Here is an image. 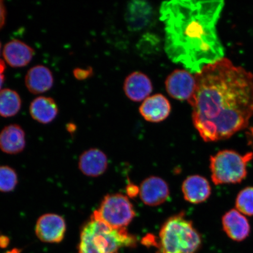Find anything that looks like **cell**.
Returning a JSON list of instances; mask_svg holds the SVG:
<instances>
[{
  "instance_id": "obj_1",
  "label": "cell",
  "mask_w": 253,
  "mask_h": 253,
  "mask_svg": "<svg viewBox=\"0 0 253 253\" xmlns=\"http://www.w3.org/2000/svg\"><path fill=\"white\" fill-rule=\"evenodd\" d=\"M188 100L193 123L206 142L226 140L248 126L253 116V75L223 58L196 74Z\"/></svg>"
},
{
  "instance_id": "obj_2",
  "label": "cell",
  "mask_w": 253,
  "mask_h": 253,
  "mask_svg": "<svg viewBox=\"0 0 253 253\" xmlns=\"http://www.w3.org/2000/svg\"><path fill=\"white\" fill-rule=\"evenodd\" d=\"M223 1H164L160 18L165 31V51L172 62L191 74L224 57L216 25Z\"/></svg>"
},
{
  "instance_id": "obj_3",
  "label": "cell",
  "mask_w": 253,
  "mask_h": 253,
  "mask_svg": "<svg viewBox=\"0 0 253 253\" xmlns=\"http://www.w3.org/2000/svg\"><path fill=\"white\" fill-rule=\"evenodd\" d=\"M135 243L126 228L113 229L91 216L82 229L78 253H119L120 249Z\"/></svg>"
},
{
  "instance_id": "obj_4",
  "label": "cell",
  "mask_w": 253,
  "mask_h": 253,
  "mask_svg": "<svg viewBox=\"0 0 253 253\" xmlns=\"http://www.w3.org/2000/svg\"><path fill=\"white\" fill-rule=\"evenodd\" d=\"M159 237V253H197L202 245L200 234L183 213L166 221Z\"/></svg>"
},
{
  "instance_id": "obj_5",
  "label": "cell",
  "mask_w": 253,
  "mask_h": 253,
  "mask_svg": "<svg viewBox=\"0 0 253 253\" xmlns=\"http://www.w3.org/2000/svg\"><path fill=\"white\" fill-rule=\"evenodd\" d=\"M253 158V153L242 155L224 150L211 157V177L215 185L235 184L242 182L248 175L247 167Z\"/></svg>"
},
{
  "instance_id": "obj_6",
  "label": "cell",
  "mask_w": 253,
  "mask_h": 253,
  "mask_svg": "<svg viewBox=\"0 0 253 253\" xmlns=\"http://www.w3.org/2000/svg\"><path fill=\"white\" fill-rule=\"evenodd\" d=\"M91 216L113 229L126 228L135 216L133 207L126 196L112 194L104 197L100 208Z\"/></svg>"
},
{
  "instance_id": "obj_7",
  "label": "cell",
  "mask_w": 253,
  "mask_h": 253,
  "mask_svg": "<svg viewBox=\"0 0 253 253\" xmlns=\"http://www.w3.org/2000/svg\"><path fill=\"white\" fill-rule=\"evenodd\" d=\"M65 219L58 214L46 213L38 219L36 233L41 241L47 243L61 242L65 235Z\"/></svg>"
},
{
  "instance_id": "obj_8",
  "label": "cell",
  "mask_w": 253,
  "mask_h": 253,
  "mask_svg": "<svg viewBox=\"0 0 253 253\" xmlns=\"http://www.w3.org/2000/svg\"><path fill=\"white\" fill-rule=\"evenodd\" d=\"M195 77L186 70H175L166 79L167 92L170 96L178 100H188L194 93Z\"/></svg>"
},
{
  "instance_id": "obj_9",
  "label": "cell",
  "mask_w": 253,
  "mask_h": 253,
  "mask_svg": "<svg viewBox=\"0 0 253 253\" xmlns=\"http://www.w3.org/2000/svg\"><path fill=\"white\" fill-rule=\"evenodd\" d=\"M221 223L224 233L234 242H243L251 234L249 221L237 210H231L224 214Z\"/></svg>"
},
{
  "instance_id": "obj_10",
  "label": "cell",
  "mask_w": 253,
  "mask_h": 253,
  "mask_svg": "<svg viewBox=\"0 0 253 253\" xmlns=\"http://www.w3.org/2000/svg\"><path fill=\"white\" fill-rule=\"evenodd\" d=\"M140 197L145 204L151 207L164 203L169 198V186L163 179L151 176L142 182Z\"/></svg>"
},
{
  "instance_id": "obj_11",
  "label": "cell",
  "mask_w": 253,
  "mask_h": 253,
  "mask_svg": "<svg viewBox=\"0 0 253 253\" xmlns=\"http://www.w3.org/2000/svg\"><path fill=\"white\" fill-rule=\"evenodd\" d=\"M171 106L167 97L161 94L148 97L140 107V112L147 121L158 123L169 116Z\"/></svg>"
},
{
  "instance_id": "obj_12",
  "label": "cell",
  "mask_w": 253,
  "mask_h": 253,
  "mask_svg": "<svg viewBox=\"0 0 253 253\" xmlns=\"http://www.w3.org/2000/svg\"><path fill=\"white\" fill-rule=\"evenodd\" d=\"M34 50L20 40L9 41L4 47L2 55L5 61L13 68L27 66L34 55Z\"/></svg>"
},
{
  "instance_id": "obj_13",
  "label": "cell",
  "mask_w": 253,
  "mask_h": 253,
  "mask_svg": "<svg viewBox=\"0 0 253 253\" xmlns=\"http://www.w3.org/2000/svg\"><path fill=\"white\" fill-rule=\"evenodd\" d=\"M124 90L128 99L134 102H141L148 97L153 91V85L146 75L134 72L126 77Z\"/></svg>"
},
{
  "instance_id": "obj_14",
  "label": "cell",
  "mask_w": 253,
  "mask_h": 253,
  "mask_svg": "<svg viewBox=\"0 0 253 253\" xmlns=\"http://www.w3.org/2000/svg\"><path fill=\"white\" fill-rule=\"evenodd\" d=\"M108 162L102 151L96 148L88 150L81 154L79 168L85 175L96 177L102 175L107 169Z\"/></svg>"
},
{
  "instance_id": "obj_15",
  "label": "cell",
  "mask_w": 253,
  "mask_h": 253,
  "mask_svg": "<svg viewBox=\"0 0 253 253\" xmlns=\"http://www.w3.org/2000/svg\"><path fill=\"white\" fill-rule=\"evenodd\" d=\"M182 189L185 200L195 204L207 201L211 194L210 182L199 175L188 177L183 182Z\"/></svg>"
},
{
  "instance_id": "obj_16",
  "label": "cell",
  "mask_w": 253,
  "mask_h": 253,
  "mask_svg": "<svg viewBox=\"0 0 253 253\" xmlns=\"http://www.w3.org/2000/svg\"><path fill=\"white\" fill-rule=\"evenodd\" d=\"M25 83L32 93H45L53 86L52 73L45 66L37 65L28 71L25 76Z\"/></svg>"
},
{
  "instance_id": "obj_17",
  "label": "cell",
  "mask_w": 253,
  "mask_h": 253,
  "mask_svg": "<svg viewBox=\"0 0 253 253\" xmlns=\"http://www.w3.org/2000/svg\"><path fill=\"white\" fill-rule=\"evenodd\" d=\"M25 147V134L23 129L17 125L5 126L0 132V149L8 154H17Z\"/></svg>"
},
{
  "instance_id": "obj_18",
  "label": "cell",
  "mask_w": 253,
  "mask_h": 253,
  "mask_svg": "<svg viewBox=\"0 0 253 253\" xmlns=\"http://www.w3.org/2000/svg\"><path fill=\"white\" fill-rule=\"evenodd\" d=\"M30 112L32 118L37 122L47 124L58 115V107L52 98L40 96L31 102Z\"/></svg>"
},
{
  "instance_id": "obj_19",
  "label": "cell",
  "mask_w": 253,
  "mask_h": 253,
  "mask_svg": "<svg viewBox=\"0 0 253 253\" xmlns=\"http://www.w3.org/2000/svg\"><path fill=\"white\" fill-rule=\"evenodd\" d=\"M152 8L145 1H132L128 4L126 11V22L132 30H140L150 20Z\"/></svg>"
},
{
  "instance_id": "obj_20",
  "label": "cell",
  "mask_w": 253,
  "mask_h": 253,
  "mask_svg": "<svg viewBox=\"0 0 253 253\" xmlns=\"http://www.w3.org/2000/svg\"><path fill=\"white\" fill-rule=\"evenodd\" d=\"M21 107L20 96L15 91L5 88L0 91V116L3 118L14 116Z\"/></svg>"
},
{
  "instance_id": "obj_21",
  "label": "cell",
  "mask_w": 253,
  "mask_h": 253,
  "mask_svg": "<svg viewBox=\"0 0 253 253\" xmlns=\"http://www.w3.org/2000/svg\"><path fill=\"white\" fill-rule=\"evenodd\" d=\"M236 210L246 216H253V187L249 186L242 190L236 199Z\"/></svg>"
},
{
  "instance_id": "obj_22",
  "label": "cell",
  "mask_w": 253,
  "mask_h": 253,
  "mask_svg": "<svg viewBox=\"0 0 253 253\" xmlns=\"http://www.w3.org/2000/svg\"><path fill=\"white\" fill-rule=\"evenodd\" d=\"M18 183L17 174L8 166L0 167V192L13 191Z\"/></svg>"
},
{
  "instance_id": "obj_23",
  "label": "cell",
  "mask_w": 253,
  "mask_h": 253,
  "mask_svg": "<svg viewBox=\"0 0 253 253\" xmlns=\"http://www.w3.org/2000/svg\"><path fill=\"white\" fill-rule=\"evenodd\" d=\"M6 10L4 2L0 0V29L4 26L5 21Z\"/></svg>"
},
{
  "instance_id": "obj_24",
  "label": "cell",
  "mask_w": 253,
  "mask_h": 253,
  "mask_svg": "<svg viewBox=\"0 0 253 253\" xmlns=\"http://www.w3.org/2000/svg\"><path fill=\"white\" fill-rule=\"evenodd\" d=\"M5 69V63L2 60L0 59V91L4 82V72Z\"/></svg>"
},
{
  "instance_id": "obj_25",
  "label": "cell",
  "mask_w": 253,
  "mask_h": 253,
  "mask_svg": "<svg viewBox=\"0 0 253 253\" xmlns=\"http://www.w3.org/2000/svg\"><path fill=\"white\" fill-rule=\"evenodd\" d=\"M9 243V239L4 235L0 236V248L5 249L7 248Z\"/></svg>"
},
{
  "instance_id": "obj_26",
  "label": "cell",
  "mask_w": 253,
  "mask_h": 253,
  "mask_svg": "<svg viewBox=\"0 0 253 253\" xmlns=\"http://www.w3.org/2000/svg\"><path fill=\"white\" fill-rule=\"evenodd\" d=\"M127 193L130 197H134V196L137 194L138 192V189L135 186L130 185L127 187Z\"/></svg>"
},
{
  "instance_id": "obj_27",
  "label": "cell",
  "mask_w": 253,
  "mask_h": 253,
  "mask_svg": "<svg viewBox=\"0 0 253 253\" xmlns=\"http://www.w3.org/2000/svg\"><path fill=\"white\" fill-rule=\"evenodd\" d=\"M5 253H21V250L18 249H13L11 251H9Z\"/></svg>"
},
{
  "instance_id": "obj_28",
  "label": "cell",
  "mask_w": 253,
  "mask_h": 253,
  "mask_svg": "<svg viewBox=\"0 0 253 253\" xmlns=\"http://www.w3.org/2000/svg\"><path fill=\"white\" fill-rule=\"evenodd\" d=\"M250 135L251 136L252 139L253 140V126L250 128Z\"/></svg>"
},
{
  "instance_id": "obj_29",
  "label": "cell",
  "mask_w": 253,
  "mask_h": 253,
  "mask_svg": "<svg viewBox=\"0 0 253 253\" xmlns=\"http://www.w3.org/2000/svg\"><path fill=\"white\" fill-rule=\"evenodd\" d=\"M1 43L0 42V54H1Z\"/></svg>"
}]
</instances>
